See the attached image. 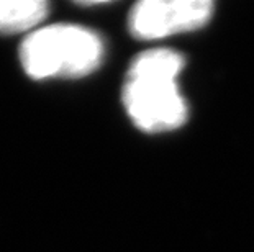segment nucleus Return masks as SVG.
<instances>
[{
  "mask_svg": "<svg viewBox=\"0 0 254 252\" xmlns=\"http://www.w3.org/2000/svg\"><path fill=\"white\" fill-rule=\"evenodd\" d=\"M184 64L179 52L166 48L144 51L131 62L122 95L129 120L141 131H172L187 121L177 84Z\"/></svg>",
  "mask_w": 254,
  "mask_h": 252,
  "instance_id": "nucleus-1",
  "label": "nucleus"
},
{
  "mask_svg": "<svg viewBox=\"0 0 254 252\" xmlns=\"http://www.w3.org/2000/svg\"><path fill=\"white\" fill-rule=\"evenodd\" d=\"M50 12L43 0H0V33L17 35L38 30Z\"/></svg>",
  "mask_w": 254,
  "mask_h": 252,
  "instance_id": "nucleus-4",
  "label": "nucleus"
},
{
  "mask_svg": "<svg viewBox=\"0 0 254 252\" xmlns=\"http://www.w3.org/2000/svg\"><path fill=\"white\" fill-rule=\"evenodd\" d=\"M212 15L210 0H143L129 12L128 28L136 40H161L203 28Z\"/></svg>",
  "mask_w": 254,
  "mask_h": 252,
  "instance_id": "nucleus-3",
  "label": "nucleus"
},
{
  "mask_svg": "<svg viewBox=\"0 0 254 252\" xmlns=\"http://www.w3.org/2000/svg\"><path fill=\"white\" fill-rule=\"evenodd\" d=\"M104 41L79 25H50L26 36L20 61L33 79H79L99 69L104 59Z\"/></svg>",
  "mask_w": 254,
  "mask_h": 252,
  "instance_id": "nucleus-2",
  "label": "nucleus"
}]
</instances>
